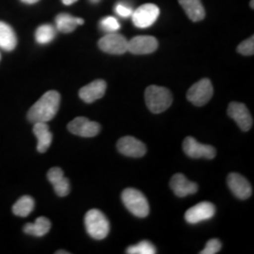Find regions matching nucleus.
Wrapping results in <instances>:
<instances>
[{
  "mask_svg": "<svg viewBox=\"0 0 254 254\" xmlns=\"http://www.w3.org/2000/svg\"><path fill=\"white\" fill-rule=\"evenodd\" d=\"M61 105V94L56 91L46 92L27 112L30 123H47L54 119Z\"/></svg>",
  "mask_w": 254,
  "mask_h": 254,
  "instance_id": "nucleus-1",
  "label": "nucleus"
},
{
  "mask_svg": "<svg viewBox=\"0 0 254 254\" xmlns=\"http://www.w3.org/2000/svg\"><path fill=\"white\" fill-rule=\"evenodd\" d=\"M145 102L148 109L154 114L162 113L173 104L172 92L167 88L152 85L145 91Z\"/></svg>",
  "mask_w": 254,
  "mask_h": 254,
  "instance_id": "nucleus-2",
  "label": "nucleus"
},
{
  "mask_svg": "<svg viewBox=\"0 0 254 254\" xmlns=\"http://www.w3.org/2000/svg\"><path fill=\"white\" fill-rule=\"evenodd\" d=\"M84 222L87 233L92 238L102 240L109 235V220L100 210L91 209L88 211L84 218Z\"/></svg>",
  "mask_w": 254,
  "mask_h": 254,
  "instance_id": "nucleus-3",
  "label": "nucleus"
},
{
  "mask_svg": "<svg viewBox=\"0 0 254 254\" xmlns=\"http://www.w3.org/2000/svg\"><path fill=\"white\" fill-rule=\"evenodd\" d=\"M122 200L127 210L137 218H146L150 207L145 196L135 189H127L122 193Z\"/></svg>",
  "mask_w": 254,
  "mask_h": 254,
  "instance_id": "nucleus-4",
  "label": "nucleus"
},
{
  "mask_svg": "<svg viewBox=\"0 0 254 254\" xmlns=\"http://www.w3.org/2000/svg\"><path fill=\"white\" fill-rule=\"evenodd\" d=\"M214 93L213 85L208 78L200 79L192 85L187 93L188 100L196 107H202L207 104Z\"/></svg>",
  "mask_w": 254,
  "mask_h": 254,
  "instance_id": "nucleus-5",
  "label": "nucleus"
},
{
  "mask_svg": "<svg viewBox=\"0 0 254 254\" xmlns=\"http://www.w3.org/2000/svg\"><path fill=\"white\" fill-rule=\"evenodd\" d=\"M98 46L102 51L108 54L123 55L128 51V41L126 37L112 32L101 38Z\"/></svg>",
  "mask_w": 254,
  "mask_h": 254,
  "instance_id": "nucleus-6",
  "label": "nucleus"
},
{
  "mask_svg": "<svg viewBox=\"0 0 254 254\" xmlns=\"http://www.w3.org/2000/svg\"><path fill=\"white\" fill-rule=\"evenodd\" d=\"M183 150L191 158L213 159L216 156V149L208 144H201L193 136H187L183 142Z\"/></svg>",
  "mask_w": 254,
  "mask_h": 254,
  "instance_id": "nucleus-7",
  "label": "nucleus"
},
{
  "mask_svg": "<svg viewBox=\"0 0 254 254\" xmlns=\"http://www.w3.org/2000/svg\"><path fill=\"white\" fill-rule=\"evenodd\" d=\"M159 8L154 4H144L132 13V20L136 27L146 28L151 27L159 15Z\"/></svg>",
  "mask_w": 254,
  "mask_h": 254,
  "instance_id": "nucleus-8",
  "label": "nucleus"
},
{
  "mask_svg": "<svg viewBox=\"0 0 254 254\" xmlns=\"http://www.w3.org/2000/svg\"><path fill=\"white\" fill-rule=\"evenodd\" d=\"M68 130L76 136L92 137L99 134L101 127L96 122H91L85 117H77L69 123Z\"/></svg>",
  "mask_w": 254,
  "mask_h": 254,
  "instance_id": "nucleus-9",
  "label": "nucleus"
},
{
  "mask_svg": "<svg viewBox=\"0 0 254 254\" xmlns=\"http://www.w3.org/2000/svg\"><path fill=\"white\" fill-rule=\"evenodd\" d=\"M215 213L216 208L213 203L202 201L189 209L185 214V218L190 224H197L213 218Z\"/></svg>",
  "mask_w": 254,
  "mask_h": 254,
  "instance_id": "nucleus-10",
  "label": "nucleus"
},
{
  "mask_svg": "<svg viewBox=\"0 0 254 254\" xmlns=\"http://www.w3.org/2000/svg\"><path fill=\"white\" fill-rule=\"evenodd\" d=\"M227 113L229 117L236 122L242 131H248L253 127L254 120L244 104L232 102L228 107Z\"/></svg>",
  "mask_w": 254,
  "mask_h": 254,
  "instance_id": "nucleus-11",
  "label": "nucleus"
},
{
  "mask_svg": "<svg viewBox=\"0 0 254 254\" xmlns=\"http://www.w3.org/2000/svg\"><path fill=\"white\" fill-rule=\"evenodd\" d=\"M227 184L233 194L240 200H246L253 194V188L250 182L239 173H230L227 177Z\"/></svg>",
  "mask_w": 254,
  "mask_h": 254,
  "instance_id": "nucleus-12",
  "label": "nucleus"
},
{
  "mask_svg": "<svg viewBox=\"0 0 254 254\" xmlns=\"http://www.w3.org/2000/svg\"><path fill=\"white\" fill-rule=\"evenodd\" d=\"M158 47L157 40L153 36H136L128 41V51L134 55H147Z\"/></svg>",
  "mask_w": 254,
  "mask_h": 254,
  "instance_id": "nucleus-13",
  "label": "nucleus"
},
{
  "mask_svg": "<svg viewBox=\"0 0 254 254\" xmlns=\"http://www.w3.org/2000/svg\"><path fill=\"white\" fill-rule=\"evenodd\" d=\"M117 149L121 154L129 157H141L146 154V146L134 136H127L120 138Z\"/></svg>",
  "mask_w": 254,
  "mask_h": 254,
  "instance_id": "nucleus-14",
  "label": "nucleus"
},
{
  "mask_svg": "<svg viewBox=\"0 0 254 254\" xmlns=\"http://www.w3.org/2000/svg\"><path fill=\"white\" fill-rule=\"evenodd\" d=\"M171 188L173 193L180 198L192 195L198 191V185L194 182L190 181L182 173L174 174L171 180Z\"/></svg>",
  "mask_w": 254,
  "mask_h": 254,
  "instance_id": "nucleus-15",
  "label": "nucleus"
},
{
  "mask_svg": "<svg viewBox=\"0 0 254 254\" xmlns=\"http://www.w3.org/2000/svg\"><path fill=\"white\" fill-rule=\"evenodd\" d=\"M47 179L51 183L58 196L65 197L70 193V182L64 176L61 168L54 167L47 173Z\"/></svg>",
  "mask_w": 254,
  "mask_h": 254,
  "instance_id": "nucleus-16",
  "label": "nucleus"
},
{
  "mask_svg": "<svg viewBox=\"0 0 254 254\" xmlns=\"http://www.w3.org/2000/svg\"><path fill=\"white\" fill-rule=\"evenodd\" d=\"M106 90H107V83L105 80H102V79L94 80L80 89L79 97L85 103L91 104L102 98L106 93Z\"/></svg>",
  "mask_w": 254,
  "mask_h": 254,
  "instance_id": "nucleus-17",
  "label": "nucleus"
},
{
  "mask_svg": "<svg viewBox=\"0 0 254 254\" xmlns=\"http://www.w3.org/2000/svg\"><path fill=\"white\" fill-rule=\"evenodd\" d=\"M33 133L38 140L37 150L39 153H46L52 143L53 135L49 131V127L46 123H36L33 127Z\"/></svg>",
  "mask_w": 254,
  "mask_h": 254,
  "instance_id": "nucleus-18",
  "label": "nucleus"
},
{
  "mask_svg": "<svg viewBox=\"0 0 254 254\" xmlns=\"http://www.w3.org/2000/svg\"><path fill=\"white\" fill-rule=\"evenodd\" d=\"M189 18L193 22H199L204 18L205 10L200 0H178Z\"/></svg>",
  "mask_w": 254,
  "mask_h": 254,
  "instance_id": "nucleus-19",
  "label": "nucleus"
},
{
  "mask_svg": "<svg viewBox=\"0 0 254 254\" xmlns=\"http://www.w3.org/2000/svg\"><path fill=\"white\" fill-rule=\"evenodd\" d=\"M17 45L16 34L11 27L0 21V48L5 51H12Z\"/></svg>",
  "mask_w": 254,
  "mask_h": 254,
  "instance_id": "nucleus-20",
  "label": "nucleus"
},
{
  "mask_svg": "<svg viewBox=\"0 0 254 254\" xmlns=\"http://www.w3.org/2000/svg\"><path fill=\"white\" fill-rule=\"evenodd\" d=\"M51 222L50 220L45 217H40L37 218L34 223H27L24 226V232L29 236L42 237L46 236L50 231Z\"/></svg>",
  "mask_w": 254,
  "mask_h": 254,
  "instance_id": "nucleus-21",
  "label": "nucleus"
},
{
  "mask_svg": "<svg viewBox=\"0 0 254 254\" xmlns=\"http://www.w3.org/2000/svg\"><path fill=\"white\" fill-rule=\"evenodd\" d=\"M35 202L30 196H23L12 206V213L15 216L26 218L34 209Z\"/></svg>",
  "mask_w": 254,
  "mask_h": 254,
  "instance_id": "nucleus-22",
  "label": "nucleus"
},
{
  "mask_svg": "<svg viewBox=\"0 0 254 254\" xmlns=\"http://www.w3.org/2000/svg\"><path fill=\"white\" fill-rule=\"evenodd\" d=\"M78 26L77 17H73L67 13H61L56 17L57 29L63 33H70Z\"/></svg>",
  "mask_w": 254,
  "mask_h": 254,
  "instance_id": "nucleus-23",
  "label": "nucleus"
},
{
  "mask_svg": "<svg viewBox=\"0 0 254 254\" xmlns=\"http://www.w3.org/2000/svg\"><path fill=\"white\" fill-rule=\"evenodd\" d=\"M56 36V29L51 25H42L37 28L35 32L36 42L40 45H47L54 40Z\"/></svg>",
  "mask_w": 254,
  "mask_h": 254,
  "instance_id": "nucleus-24",
  "label": "nucleus"
},
{
  "mask_svg": "<svg viewBox=\"0 0 254 254\" xmlns=\"http://www.w3.org/2000/svg\"><path fill=\"white\" fill-rule=\"evenodd\" d=\"M127 254H154L156 250L154 246L149 241H141L136 245L130 246L127 249Z\"/></svg>",
  "mask_w": 254,
  "mask_h": 254,
  "instance_id": "nucleus-25",
  "label": "nucleus"
},
{
  "mask_svg": "<svg viewBox=\"0 0 254 254\" xmlns=\"http://www.w3.org/2000/svg\"><path fill=\"white\" fill-rule=\"evenodd\" d=\"M99 26H100L101 29L103 31H106L108 33L116 32V31H118L120 27H121L118 20L115 17H112V16H108V17L102 19Z\"/></svg>",
  "mask_w": 254,
  "mask_h": 254,
  "instance_id": "nucleus-26",
  "label": "nucleus"
},
{
  "mask_svg": "<svg viewBox=\"0 0 254 254\" xmlns=\"http://www.w3.org/2000/svg\"><path fill=\"white\" fill-rule=\"evenodd\" d=\"M237 52L244 56H253L254 53V37L252 36L242 42L237 47Z\"/></svg>",
  "mask_w": 254,
  "mask_h": 254,
  "instance_id": "nucleus-27",
  "label": "nucleus"
},
{
  "mask_svg": "<svg viewBox=\"0 0 254 254\" xmlns=\"http://www.w3.org/2000/svg\"><path fill=\"white\" fill-rule=\"evenodd\" d=\"M221 249V242L217 239H210L206 243L205 248L200 252V254H218Z\"/></svg>",
  "mask_w": 254,
  "mask_h": 254,
  "instance_id": "nucleus-28",
  "label": "nucleus"
},
{
  "mask_svg": "<svg viewBox=\"0 0 254 254\" xmlns=\"http://www.w3.org/2000/svg\"><path fill=\"white\" fill-rule=\"evenodd\" d=\"M115 11H116V13H117L118 15L122 16V17H125V18L130 17V16L132 15V13H133L132 9H131L130 7H128V6H126V5L123 4V3H119V4L116 5Z\"/></svg>",
  "mask_w": 254,
  "mask_h": 254,
  "instance_id": "nucleus-29",
  "label": "nucleus"
},
{
  "mask_svg": "<svg viewBox=\"0 0 254 254\" xmlns=\"http://www.w3.org/2000/svg\"><path fill=\"white\" fill-rule=\"evenodd\" d=\"M77 0H63L64 5H72L74 2H76Z\"/></svg>",
  "mask_w": 254,
  "mask_h": 254,
  "instance_id": "nucleus-30",
  "label": "nucleus"
},
{
  "mask_svg": "<svg viewBox=\"0 0 254 254\" xmlns=\"http://www.w3.org/2000/svg\"><path fill=\"white\" fill-rule=\"evenodd\" d=\"M21 1L26 4H34V3H37L39 0H21Z\"/></svg>",
  "mask_w": 254,
  "mask_h": 254,
  "instance_id": "nucleus-31",
  "label": "nucleus"
},
{
  "mask_svg": "<svg viewBox=\"0 0 254 254\" xmlns=\"http://www.w3.org/2000/svg\"><path fill=\"white\" fill-rule=\"evenodd\" d=\"M56 254H70V253H69V252H64V251H59V252H57V253H56Z\"/></svg>",
  "mask_w": 254,
  "mask_h": 254,
  "instance_id": "nucleus-32",
  "label": "nucleus"
},
{
  "mask_svg": "<svg viewBox=\"0 0 254 254\" xmlns=\"http://www.w3.org/2000/svg\"><path fill=\"white\" fill-rule=\"evenodd\" d=\"M91 3H98V2H100V0H90Z\"/></svg>",
  "mask_w": 254,
  "mask_h": 254,
  "instance_id": "nucleus-33",
  "label": "nucleus"
},
{
  "mask_svg": "<svg viewBox=\"0 0 254 254\" xmlns=\"http://www.w3.org/2000/svg\"><path fill=\"white\" fill-rule=\"evenodd\" d=\"M251 5H252V8L254 9V0H252V4Z\"/></svg>",
  "mask_w": 254,
  "mask_h": 254,
  "instance_id": "nucleus-34",
  "label": "nucleus"
},
{
  "mask_svg": "<svg viewBox=\"0 0 254 254\" xmlns=\"http://www.w3.org/2000/svg\"><path fill=\"white\" fill-rule=\"evenodd\" d=\"M0 60H1V55H0Z\"/></svg>",
  "mask_w": 254,
  "mask_h": 254,
  "instance_id": "nucleus-35",
  "label": "nucleus"
}]
</instances>
